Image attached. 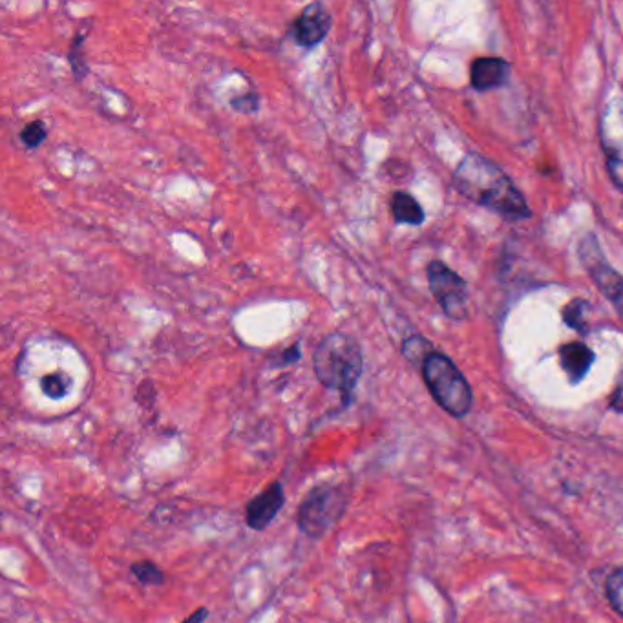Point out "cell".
<instances>
[{
  "label": "cell",
  "instance_id": "1",
  "mask_svg": "<svg viewBox=\"0 0 623 623\" xmlns=\"http://www.w3.org/2000/svg\"><path fill=\"white\" fill-rule=\"evenodd\" d=\"M454 183L465 198L508 220H523L530 216L527 201L512 180L494 161L477 152L468 154L459 163Z\"/></svg>",
  "mask_w": 623,
  "mask_h": 623
},
{
  "label": "cell",
  "instance_id": "2",
  "mask_svg": "<svg viewBox=\"0 0 623 623\" xmlns=\"http://www.w3.org/2000/svg\"><path fill=\"white\" fill-rule=\"evenodd\" d=\"M362 351L355 338L344 333H331L317 346L313 355V368L318 381L328 390L342 395L344 406L353 401V393L362 375Z\"/></svg>",
  "mask_w": 623,
  "mask_h": 623
},
{
  "label": "cell",
  "instance_id": "3",
  "mask_svg": "<svg viewBox=\"0 0 623 623\" xmlns=\"http://www.w3.org/2000/svg\"><path fill=\"white\" fill-rule=\"evenodd\" d=\"M421 371L433 399L444 412L454 415L457 419L465 417L466 413L470 412L474 401L470 384L466 382L465 375L457 370L452 360L433 351L432 355L424 360Z\"/></svg>",
  "mask_w": 623,
  "mask_h": 623
},
{
  "label": "cell",
  "instance_id": "4",
  "mask_svg": "<svg viewBox=\"0 0 623 623\" xmlns=\"http://www.w3.org/2000/svg\"><path fill=\"white\" fill-rule=\"evenodd\" d=\"M348 503L346 486L329 483L315 486L298 507L296 525L307 538H322L346 514Z\"/></svg>",
  "mask_w": 623,
  "mask_h": 623
},
{
  "label": "cell",
  "instance_id": "5",
  "mask_svg": "<svg viewBox=\"0 0 623 623\" xmlns=\"http://www.w3.org/2000/svg\"><path fill=\"white\" fill-rule=\"evenodd\" d=\"M428 284L435 300L443 307L446 317L465 320L468 317V291L466 282L443 262H432L426 269Z\"/></svg>",
  "mask_w": 623,
  "mask_h": 623
},
{
  "label": "cell",
  "instance_id": "6",
  "mask_svg": "<svg viewBox=\"0 0 623 623\" xmlns=\"http://www.w3.org/2000/svg\"><path fill=\"white\" fill-rule=\"evenodd\" d=\"M580 258L592 276L594 284L607 296V300L616 307L623 318V276L616 273L611 265L603 260L600 247L594 236H587L580 243Z\"/></svg>",
  "mask_w": 623,
  "mask_h": 623
},
{
  "label": "cell",
  "instance_id": "7",
  "mask_svg": "<svg viewBox=\"0 0 623 623\" xmlns=\"http://www.w3.org/2000/svg\"><path fill=\"white\" fill-rule=\"evenodd\" d=\"M602 141L607 169L614 183L623 189V101L607 106L602 119Z\"/></svg>",
  "mask_w": 623,
  "mask_h": 623
},
{
  "label": "cell",
  "instance_id": "8",
  "mask_svg": "<svg viewBox=\"0 0 623 623\" xmlns=\"http://www.w3.org/2000/svg\"><path fill=\"white\" fill-rule=\"evenodd\" d=\"M284 505H286L284 486L280 481H275L245 505V525L256 532H262L275 521Z\"/></svg>",
  "mask_w": 623,
  "mask_h": 623
},
{
  "label": "cell",
  "instance_id": "9",
  "mask_svg": "<svg viewBox=\"0 0 623 623\" xmlns=\"http://www.w3.org/2000/svg\"><path fill=\"white\" fill-rule=\"evenodd\" d=\"M331 28V15L328 8L320 2L309 4L298 15V19L291 26V35L298 46L313 48L328 37Z\"/></svg>",
  "mask_w": 623,
  "mask_h": 623
},
{
  "label": "cell",
  "instance_id": "10",
  "mask_svg": "<svg viewBox=\"0 0 623 623\" xmlns=\"http://www.w3.org/2000/svg\"><path fill=\"white\" fill-rule=\"evenodd\" d=\"M508 70H510V66L503 59L481 57V59H477L476 63L472 64L470 83L479 92L492 90V88H497V86H501L507 81Z\"/></svg>",
  "mask_w": 623,
  "mask_h": 623
},
{
  "label": "cell",
  "instance_id": "11",
  "mask_svg": "<svg viewBox=\"0 0 623 623\" xmlns=\"http://www.w3.org/2000/svg\"><path fill=\"white\" fill-rule=\"evenodd\" d=\"M561 368L567 373L572 384L581 382L591 370L594 353L583 342H569L560 349Z\"/></svg>",
  "mask_w": 623,
  "mask_h": 623
},
{
  "label": "cell",
  "instance_id": "12",
  "mask_svg": "<svg viewBox=\"0 0 623 623\" xmlns=\"http://www.w3.org/2000/svg\"><path fill=\"white\" fill-rule=\"evenodd\" d=\"M391 214L399 223L421 225L424 222L423 207L408 192H395L391 196Z\"/></svg>",
  "mask_w": 623,
  "mask_h": 623
},
{
  "label": "cell",
  "instance_id": "13",
  "mask_svg": "<svg viewBox=\"0 0 623 623\" xmlns=\"http://www.w3.org/2000/svg\"><path fill=\"white\" fill-rule=\"evenodd\" d=\"M41 390L48 399L53 401H59L64 399L70 390H72V379L63 373V371H57V373H50L43 377L41 381Z\"/></svg>",
  "mask_w": 623,
  "mask_h": 623
},
{
  "label": "cell",
  "instance_id": "14",
  "mask_svg": "<svg viewBox=\"0 0 623 623\" xmlns=\"http://www.w3.org/2000/svg\"><path fill=\"white\" fill-rule=\"evenodd\" d=\"M130 572L134 574V578L147 587H158L165 583V572L159 569L156 563L152 561H139L130 567Z\"/></svg>",
  "mask_w": 623,
  "mask_h": 623
},
{
  "label": "cell",
  "instance_id": "15",
  "mask_svg": "<svg viewBox=\"0 0 623 623\" xmlns=\"http://www.w3.org/2000/svg\"><path fill=\"white\" fill-rule=\"evenodd\" d=\"M605 591L614 611L623 618V567L614 571L605 583Z\"/></svg>",
  "mask_w": 623,
  "mask_h": 623
},
{
  "label": "cell",
  "instance_id": "16",
  "mask_svg": "<svg viewBox=\"0 0 623 623\" xmlns=\"http://www.w3.org/2000/svg\"><path fill=\"white\" fill-rule=\"evenodd\" d=\"M402 353L412 362H419L423 366L424 360L432 355L433 349L423 337H412L402 344Z\"/></svg>",
  "mask_w": 623,
  "mask_h": 623
},
{
  "label": "cell",
  "instance_id": "17",
  "mask_svg": "<svg viewBox=\"0 0 623 623\" xmlns=\"http://www.w3.org/2000/svg\"><path fill=\"white\" fill-rule=\"evenodd\" d=\"M587 309H589V302H585V300H574L569 306L565 307L563 309V318H565L567 326L580 331V333H585V318H583V315L587 313Z\"/></svg>",
  "mask_w": 623,
  "mask_h": 623
},
{
  "label": "cell",
  "instance_id": "18",
  "mask_svg": "<svg viewBox=\"0 0 623 623\" xmlns=\"http://www.w3.org/2000/svg\"><path fill=\"white\" fill-rule=\"evenodd\" d=\"M21 139L26 147L37 148L46 139V127L41 121H33L22 128Z\"/></svg>",
  "mask_w": 623,
  "mask_h": 623
},
{
  "label": "cell",
  "instance_id": "19",
  "mask_svg": "<svg viewBox=\"0 0 623 623\" xmlns=\"http://www.w3.org/2000/svg\"><path fill=\"white\" fill-rule=\"evenodd\" d=\"M258 96L256 94H245L242 97H236L231 101V105L233 108H236L238 112H242V114H253L258 110Z\"/></svg>",
  "mask_w": 623,
  "mask_h": 623
},
{
  "label": "cell",
  "instance_id": "20",
  "mask_svg": "<svg viewBox=\"0 0 623 623\" xmlns=\"http://www.w3.org/2000/svg\"><path fill=\"white\" fill-rule=\"evenodd\" d=\"M611 408H613L614 412L623 413V375L620 377V382H618V386H616V390L613 391V395H611Z\"/></svg>",
  "mask_w": 623,
  "mask_h": 623
},
{
  "label": "cell",
  "instance_id": "21",
  "mask_svg": "<svg viewBox=\"0 0 623 623\" xmlns=\"http://www.w3.org/2000/svg\"><path fill=\"white\" fill-rule=\"evenodd\" d=\"M207 618H209V611L205 607H200V609H196L191 616H187L181 623H205Z\"/></svg>",
  "mask_w": 623,
  "mask_h": 623
},
{
  "label": "cell",
  "instance_id": "22",
  "mask_svg": "<svg viewBox=\"0 0 623 623\" xmlns=\"http://www.w3.org/2000/svg\"><path fill=\"white\" fill-rule=\"evenodd\" d=\"M284 359H286L287 364H291V362H296V360L300 359V349H298V346L287 349L286 353H284Z\"/></svg>",
  "mask_w": 623,
  "mask_h": 623
}]
</instances>
